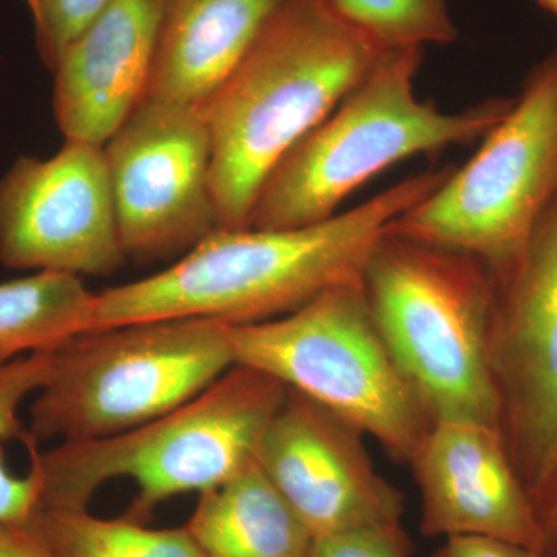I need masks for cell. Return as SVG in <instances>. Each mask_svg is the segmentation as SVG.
<instances>
[{
    "label": "cell",
    "mask_w": 557,
    "mask_h": 557,
    "mask_svg": "<svg viewBox=\"0 0 557 557\" xmlns=\"http://www.w3.org/2000/svg\"><path fill=\"white\" fill-rule=\"evenodd\" d=\"M412 549L403 527L364 528L314 539L311 557H410Z\"/></svg>",
    "instance_id": "7402d4cb"
},
{
    "label": "cell",
    "mask_w": 557,
    "mask_h": 557,
    "mask_svg": "<svg viewBox=\"0 0 557 557\" xmlns=\"http://www.w3.org/2000/svg\"><path fill=\"white\" fill-rule=\"evenodd\" d=\"M164 3L112 0L62 51L51 72L65 139L102 148L145 100Z\"/></svg>",
    "instance_id": "5bb4252c"
},
{
    "label": "cell",
    "mask_w": 557,
    "mask_h": 557,
    "mask_svg": "<svg viewBox=\"0 0 557 557\" xmlns=\"http://www.w3.org/2000/svg\"><path fill=\"white\" fill-rule=\"evenodd\" d=\"M556 197L557 50L472 159L388 233L471 256L498 278L516 265Z\"/></svg>",
    "instance_id": "ba28073f"
},
{
    "label": "cell",
    "mask_w": 557,
    "mask_h": 557,
    "mask_svg": "<svg viewBox=\"0 0 557 557\" xmlns=\"http://www.w3.org/2000/svg\"><path fill=\"white\" fill-rule=\"evenodd\" d=\"M32 522L53 557H203L185 527L152 530L87 508H38Z\"/></svg>",
    "instance_id": "ac0fdd59"
},
{
    "label": "cell",
    "mask_w": 557,
    "mask_h": 557,
    "mask_svg": "<svg viewBox=\"0 0 557 557\" xmlns=\"http://www.w3.org/2000/svg\"><path fill=\"white\" fill-rule=\"evenodd\" d=\"M450 172H420L314 225L215 230L170 269L95 293L90 330L164 318L249 324L292 313L325 289L361 281L388 226Z\"/></svg>",
    "instance_id": "6da1fadb"
},
{
    "label": "cell",
    "mask_w": 557,
    "mask_h": 557,
    "mask_svg": "<svg viewBox=\"0 0 557 557\" xmlns=\"http://www.w3.org/2000/svg\"><path fill=\"white\" fill-rule=\"evenodd\" d=\"M409 463L424 536L493 537L544 552L533 502L497 424L438 418Z\"/></svg>",
    "instance_id": "4fadbf2b"
},
{
    "label": "cell",
    "mask_w": 557,
    "mask_h": 557,
    "mask_svg": "<svg viewBox=\"0 0 557 557\" xmlns=\"http://www.w3.org/2000/svg\"><path fill=\"white\" fill-rule=\"evenodd\" d=\"M94 302L95 293L73 274L39 271L0 284V366L90 330Z\"/></svg>",
    "instance_id": "e0dca14e"
},
{
    "label": "cell",
    "mask_w": 557,
    "mask_h": 557,
    "mask_svg": "<svg viewBox=\"0 0 557 557\" xmlns=\"http://www.w3.org/2000/svg\"><path fill=\"white\" fill-rule=\"evenodd\" d=\"M423 54L421 47L387 49L366 79L270 172L248 228L324 222L346 197L392 164L478 141L504 120L515 101L487 100L461 112H442L418 100Z\"/></svg>",
    "instance_id": "3957f363"
},
{
    "label": "cell",
    "mask_w": 557,
    "mask_h": 557,
    "mask_svg": "<svg viewBox=\"0 0 557 557\" xmlns=\"http://www.w3.org/2000/svg\"><path fill=\"white\" fill-rule=\"evenodd\" d=\"M536 2L542 7V9H545L557 16V0H536Z\"/></svg>",
    "instance_id": "484cf974"
},
{
    "label": "cell",
    "mask_w": 557,
    "mask_h": 557,
    "mask_svg": "<svg viewBox=\"0 0 557 557\" xmlns=\"http://www.w3.org/2000/svg\"><path fill=\"white\" fill-rule=\"evenodd\" d=\"M110 2L112 0H25L42 64L53 70L62 51Z\"/></svg>",
    "instance_id": "44dd1931"
},
{
    "label": "cell",
    "mask_w": 557,
    "mask_h": 557,
    "mask_svg": "<svg viewBox=\"0 0 557 557\" xmlns=\"http://www.w3.org/2000/svg\"><path fill=\"white\" fill-rule=\"evenodd\" d=\"M203 557H311L314 537L258 461L200 494L185 525Z\"/></svg>",
    "instance_id": "2e32d148"
},
{
    "label": "cell",
    "mask_w": 557,
    "mask_h": 557,
    "mask_svg": "<svg viewBox=\"0 0 557 557\" xmlns=\"http://www.w3.org/2000/svg\"><path fill=\"white\" fill-rule=\"evenodd\" d=\"M256 461L314 539L401 527L405 497L376 472L362 432L292 388Z\"/></svg>",
    "instance_id": "7c38bea8"
},
{
    "label": "cell",
    "mask_w": 557,
    "mask_h": 557,
    "mask_svg": "<svg viewBox=\"0 0 557 557\" xmlns=\"http://www.w3.org/2000/svg\"><path fill=\"white\" fill-rule=\"evenodd\" d=\"M351 25L386 49L454 42L448 0H332Z\"/></svg>",
    "instance_id": "ffe728a7"
},
{
    "label": "cell",
    "mask_w": 557,
    "mask_h": 557,
    "mask_svg": "<svg viewBox=\"0 0 557 557\" xmlns=\"http://www.w3.org/2000/svg\"><path fill=\"white\" fill-rule=\"evenodd\" d=\"M53 350L25 355L0 366V523H21L32 520L40 500L39 454L24 474L9 465L7 446L14 440L35 438L22 424L20 408L32 395L38 394L50 379Z\"/></svg>",
    "instance_id": "d6986e66"
},
{
    "label": "cell",
    "mask_w": 557,
    "mask_h": 557,
    "mask_svg": "<svg viewBox=\"0 0 557 557\" xmlns=\"http://www.w3.org/2000/svg\"><path fill=\"white\" fill-rule=\"evenodd\" d=\"M236 364L258 369L410 461L432 424L370 314L362 282L325 289L292 313L228 324Z\"/></svg>",
    "instance_id": "52a82bcc"
},
{
    "label": "cell",
    "mask_w": 557,
    "mask_h": 557,
    "mask_svg": "<svg viewBox=\"0 0 557 557\" xmlns=\"http://www.w3.org/2000/svg\"><path fill=\"white\" fill-rule=\"evenodd\" d=\"M0 557H53V555L32 520H28L21 523H0Z\"/></svg>",
    "instance_id": "cb8c5ba5"
},
{
    "label": "cell",
    "mask_w": 557,
    "mask_h": 557,
    "mask_svg": "<svg viewBox=\"0 0 557 557\" xmlns=\"http://www.w3.org/2000/svg\"><path fill=\"white\" fill-rule=\"evenodd\" d=\"M104 150L65 139L50 159L20 157L0 180V263L108 277L126 262Z\"/></svg>",
    "instance_id": "8fae6325"
},
{
    "label": "cell",
    "mask_w": 557,
    "mask_h": 557,
    "mask_svg": "<svg viewBox=\"0 0 557 557\" xmlns=\"http://www.w3.org/2000/svg\"><path fill=\"white\" fill-rule=\"evenodd\" d=\"M288 388L234 364L207 391L143 426L89 442H64L39 454V508H87L104 483L127 479L137 496L127 519L141 522L168 498L203 494L239 475Z\"/></svg>",
    "instance_id": "277c9868"
},
{
    "label": "cell",
    "mask_w": 557,
    "mask_h": 557,
    "mask_svg": "<svg viewBox=\"0 0 557 557\" xmlns=\"http://www.w3.org/2000/svg\"><path fill=\"white\" fill-rule=\"evenodd\" d=\"M102 150L127 260L183 258L219 228L200 108L143 100Z\"/></svg>",
    "instance_id": "9c48e42d"
},
{
    "label": "cell",
    "mask_w": 557,
    "mask_h": 557,
    "mask_svg": "<svg viewBox=\"0 0 557 557\" xmlns=\"http://www.w3.org/2000/svg\"><path fill=\"white\" fill-rule=\"evenodd\" d=\"M234 364L228 324L212 319L86 330L54 348L28 429L38 443L113 437L196 398Z\"/></svg>",
    "instance_id": "8992f818"
},
{
    "label": "cell",
    "mask_w": 557,
    "mask_h": 557,
    "mask_svg": "<svg viewBox=\"0 0 557 557\" xmlns=\"http://www.w3.org/2000/svg\"><path fill=\"white\" fill-rule=\"evenodd\" d=\"M534 511L544 541V552L557 557V468L544 490L533 498Z\"/></svg>",
    "instance_id": "d4e9b609"
},
{
    "label": "cell",
    "mask_w": 557,
    "mask_h": 557,
    "mask_svg": "<svg viewBox=\"0 0 557 557\" xmlns=\"http://www.w3.org/2000/svg\"><path fill=\"white\" fill-rule=\"evenodd\" d=\"M380 46L332 0H284L201 112L218 230L248 228L263 182L375 69Z\"/></svg>",
    "instance_id": "7a4b0ae2"
},
{
    "label": "cell",
    "mask_w": 557,
    "mask_h": 557,
    "mask_svg": "<svg viewBox=\"0 0 557 557\" xmlns=\"http://www.w3.org/2000/svg\"><path fill=\"white\" fill-rule=\"evenodd\" d=\"M431 557H555L542 549L522 547L500 539L483 536L446 537Z\"/></svg>",
    "instance_id": "603a6c76"
},
{
    "label": "cell",
    "mask_w": 557,
    "mask_h": 557,
    "mask_svg": "<svg viewBox=\"0 0 557 557\" xmlns=\"http://www.w3.org/2000/svg\"><path fill=\"white\" fill-rule=\"evenodd\" d=\"M284 0H166L145 100L203 108Z\"/></svg>",
    "instance_id": "9a60e30c"
},
{
    "label": "cell",
    "mask_w": 557,
    "mask_h": 557,
    "mask_svg": "<svg viewBox=\"0 0 557 557\" xmlns=\"http://www.w3.org/2000/svg\"><path fill=\"white\" fill-rule=\"evenodd\" d=\"M490 368L498 428L533 502L557 468V197L497 278Z\"/></svg>",
    "instance_id": "30bf717a"
},
{
    "label": "cell",
    "mask_w": 557,
    "mask_h": 557,
    "mask_svg": "<svg viewBox=\"0 0 557 557\" xmlns=\"http://www.w3.org/2000/svg\"><path fill=\"white\" fill-rule=\"evenodd\" d=\"M361 282L381 338L432 421L474 418L498 426L490 368L493 271L471 256L387 231Z\"/></svg>",
    "instance_id": "5b68a950"
}]
</instances>
